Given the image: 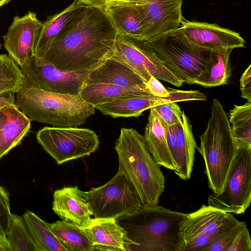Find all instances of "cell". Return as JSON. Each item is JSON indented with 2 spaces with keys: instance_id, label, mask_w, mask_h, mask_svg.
<instances>
[{
  "instance_id": "obj_1",
  "label": "cell",
  "mask_w": 251,
  "mask_h": 251,
  "mask_svg": "<svg viewBox=\"0 0 251 251\" xmlns=\"http://www.w3.org/2000/svg\"><path fill=\"white\" fill-rule=\"evenodd\" d=\"M117 34L104 10L85 4L36 55L61 70H93L113 54Z\"/></svg>"
},
{
  "instance_id": "obj_2",
  "label": "cell",
  "mask_w": 251,
  "mask_h": 251,
  "mask_svg": "<svg viewBox=\"0 0 251 251\" xmlns=\"http://www.w3.org/2000/svg\"><path fill=\"white\" fill-rule=\"evenodd\" d=\"M186 215L158 205H142L116 219L126 233L128 251H180L179 225Z\"/></svg>"
},
{
  "instance_id": "obj_3",
  "label": "cell",
  "mask_w": 251,
  "mask_h": 251,
  "mask_svg": "<svg viewBox=\"0 0 251 251\" xmlns=\"http://www.w3.org/2000/svg\"><path fill=\"white\" fill-rule=\"evenodd\" d=\"M114 148L118 169L132 184L143 206L158 205L165 189V177L150 153L144 136L134 128L123 127Z\"/></svg>"
},
{
  "instance_id": "obj_4",
  "label": "cell",
  "mask_w": 251,
  "mask_h": 251,
  "mask_svg": "<svg viewBox=\"0 0 251 251\" xmlns=\"http://www.w3.org/2000/svg\"><path fill=\"white\" fill-rule=\"evenodd\" d=\"M15 104L31 121L56 127L79 126L95 112L79 95L23 87L16 93Z\"/></svg>"
},
{
  "instance_id": "obj_5",
  "label": "cell",
  "mask_w": 251,
  "mask_h": 251,
  "mask_svg": "<svg viewBox=\"0 0 251 251\" xmlns=\"http://www.w3.org/2000/svg\"><path fill=\"white\" fill-rule=\"evenodd\" d=\"M205 164L209 188L215 194L223 191L238 148L233 140L228 117L221 102L214 99L211 117L200 136L197 148Z\"/></svg>"
},
{
  "instance_id": "obj_6",
  "label": "cell",
  "mask_w": 251,
  "mask_h": 251,
  "mask_svg": "<svg viewBox=\"0 0 251 251\" xmlns=\"http://www.w3.org/2000/svg\"><path fill=\"white\" fill-rule=\"evenodd\" d=\"M145 42L167 67L189 84H195L211 51L190 43L178 28Z\"/></svg>"
},
{
  "instance_id": "obj_7",
  "label": "cell",
  "mask_w": 251,
  "mask_h": 251,
  "mask_svg": "<svg viewBox=\"0 0 251 251\" xmlns=\"http://www.w3.org/2000/svg\"><path fill=\"white\" fill-rule=\"evenodd\" d=\"M86 193L93 215L97 219H117L133 213L143 205L132 184L119 169L108 182Z\"/></svg>"
},
{
  "instance_id": "obj_8",
  "label": "cell",
  "mask_w": 251,
  "mask_h": 251,
  "mask_svg": "<svg viewBox=\"0 0 251 251\" xmlns=\"http://www.w3.org/2000/svg\"><path fill=\"white\" fill-rule=\"evenodd\" d=\"M36 137L58 165L89 156L100 144L94 130L77 126H45L38 131Z\"/></svg>"
},
{
  "instance_id": "obj_9",
  "label": "cell",
  "mask_w": 251,
  "mask_h": 251,
  "mask_svg": "<svg viewBox=\"0 0 251 251\" xmlns=\"http://www.w3.org/2000/svg\"><path fill=\"white\" fill-rule=\"evenodd\" d=\"M20 68L24 76L22 87L72 95H79L93 70H61L34 54Z\"/></svg>"
},
{
  "instance_id": "obj_10",
  "label": "cell",
  "mask_w": 251,
  "mask_h": 251,
  "mask_svg": "<svg viewBox=\"0 0 251 251\" xmlns=\"http://www.w3.org/2000/svg\"><path fill=\"white\" fill-rule=\"evenodd\" d=\"M251 201V148L238 149L236 157L221 193L209 195L208 205L226 212L240 214Z\"/></svg>"
},
{
  "instance_id": "obj_11",
  "label": "cell",
  "mask_w": 251,
  "mask_h": 251,
  "mask_svg": "<svg viewBox=\"0 0 251 251\" xmlns=\"http://www.w3.org/2000/svg\"><path fill=\"white\" fill-rule=\"evenodd\" d=\"M236 219L231 213L205 205L186 214L179 225L180 251H202L221 230Z\"/></svg>"
},
{
  "instance_id": "obj_12",
  "label": "cell",
  "mask_w": 251,
  "mask_h": 251,
  "mask_svg": "<svg viewBox=\"0 0 251 251\" xmlns=\"http://www.w3.org/2000/svg\"><path fill=\"white\" fill-rule=\"evenodd\" d=\"M113 54L131 67L146 82L152 75L177 87L184 83L156 56L144 40L118 33Z\"/></svg>"
},
{
  "instance_id": "obj_13",
  "label": "cell",
  "mask_w": 251,
  "mask_h": 251,
  "mask_svg": "<svg viewBox=\"0 0 251 251\" xmlns=\"http://www.w3.org/2000/svg\"><path fill=\"white\" fill-rule=\"evenodd\" d=\"M117 3L136 7L142 18V40L144 41L177 29L183 19L182 0H128L113 3Z\"/></svg>"
},
{
  "instance_id": "obj_14",
  "label": "cell",
  "mask_w": 251,
  "mask_h": 251,
  "mask_svg": "<svg viewBox=\"0 0 251 251\" xmlns=\"http://www.w3.org/2000/svg\"><path fill=\"white\" fill-rule=\"evenodd\" d=\"M42 23L36 13L29 12L15 16L3 36V46L13 60L21 67L34 54V49Z\"/></svg>"
},
{
  "instance_id": "obj_15",
  "label": "cell",
  "mask_w": 251,
  "mask_h": 251,
  "mask_svg": "<svg viewBox=\"0 0 251 251\" xmlns=\"http://www.w3.org/2000/svg\"><path fill=\"white\" fill-rule=\"evenodd\" d=\"M178 29L190 43L209 51L245 47V41L239 33L217 24L183 19Z\"/></svg>"
},
{
  "instance_id": "obj_16",
  "label": "cell",
  "mask_w": 251,
  "mask_h": 251,
  "mask_svg": "<svg viewBox=\"0 0 251 251\" xmlns=\"http://www.w3.org/2000/svg\"><path fill=\"white\" fill-rule=\"evenodd\" d=\"M52 209L62 220L82 227L90 225L93 215L88 202L86 192L77 186L64 187L53 193Z\"/></svg>"
},
{
  "instance_id": "obj_17",
  "label": "cell",
  "mask_w": 251,
  "mask_h": 251,
  "mask_svg": "<svg viewBox=\"0 0 251 251\" xmlns=\"http://www.w3.org/2000/svg\"><path fill=\"white\" fill-rule=\"evenodd\" d=\"M95 83L147 89L145 80L131 67L114 54L90 72L84 84Z\"/></svg>"
},
{
  "instance_id": "obj_18",
  "label": "cell",
  "mask_w": 251,
  "mask_h": 251,
  "mask_svg": "<svg viewBox=\"0 0 251 251\" xmlns=\"http://www.w3.org/2000/svg\"><path fill=\"white\" fill-rule=\"evenodd\" d=\"M84 230L94 246V251H127L128 239L116 219H92Z\"/></svg>"
},
{
  "instance_id": "obj_19",
  "label": "cell",
  "mask_w": 251,
  "mask_h": 251,
  "mask_svg": "<svg viewBox=\"0 0 251 251\" xmlns=\"http://www.w3.org/2000/svg\"><path fill=\"white\" fill-rule=\"evenodd\" d=\"M166 103L163 98L152 95H135L119 98L94 106L95 109L112 118L138 117L158 104Z\"/></svg>"
},
{
  "instance_id": "obj_20",
  "label": "cell",
  "mask_w": 251,
  "mask_h": 251,
  "mask_svg": "<svg viewBox=\"0 0 251 251\" xmlns=\"http://www.w3.org/2000/svg\"><path fill=\"white\" fill-rule=\"evenodd\" d=\"M150 109L144 136L147 148L158 165L175 172L177 169L168 146L163 122L153 108Z\"/></svg>"
},
{
  "instance_id": "obj_21",
  "label": "cell",
  "mask_w": 251,
  "mask_h": 251,
  "mask_svg": "<svg viewBox=\"0 0 251 251\" xmlns=\"http://www.w3.org/2000/svg\"><path fill=\"white\" fill-rule=\"evenodd\" d=\"M3 108L5 118L0 130V159L21 143L31 127L30 120L15 103Z\"/></svg>"
},
{
  "instance_id": "obj_22",
  "label": "cell",
  "mask_w": 251,
  "mask_h": 251,
  "mask_svg": "<svg viewBox=\"0 0 251 251\" xmlns=\"http://www.w3.org/2000/svg\"><path fill=\"white\" fill-rule=\"evenodd\" d=\"M177 159L175 174L181 179L187 180L192 173L195 153L198 147L189 119L182 111V121L175 125Z\"/></svg>"
},
{
  "instance_id": "obj_23",
  "label": "cell",
  "mask_w": 251,
  "mask_h": 251,
  "mask_svg": "<svg viewBox=\"0 0 251 251\" xmlns=\"http://www.w3.org/2000/svg\"><path fill=\"white\" fill-rule=\"evenodd\" d=\"M232 50L220 49L211 51L203 70L195 79V84L205 87L227 84L231 75L229 56Z\"/></svg>"
},
{
  "instance_id": "obj_24",
  "label": "cell",
  "mask_w": 251,
  "mask_h": 251,
  "mask_svg": "<svg viewBox=\"0 0 251 251\" xmlns=\"http://www.w3.org/2000/svg\"><path fill=\"white\" fill-rule=\"evenodd\" d=\"M118 33L142 40V18L136 7L126 3H113L105 10Z\"/></svg>"
},
{
  "instance_id": "obj_25",
  "label": "cell",
  "mask_w": 251,
  "mask_h": 251,
  "mask_svg": "<svg viewBox=\"0 0 251 251\" xmlns=\"http://www.w3.org/2000/svg\"><path fill=\"white\" fill-rule=\"evenodd\" d=\"M135 95L151 94L148 89L95 83L84 84L79 96L86 102L94 106L119 98Z\"/></svg>"
},
{
  "instance_id": "obj_26",
  "label": "cell",
  "mask_w": 251,
  "mask_h": 251,
  "mask_svg": "<svg viewBox=\"0 0 251 251\" xmlns=\"http://www.w3.org/2000/svg\"><path fill=\"white\" fill-rule=\"evenodd\" d=\"M23 218L38 251H67L49 223L29 210L25 213Z\"/></svg>"
},
{
  "instance_id": "obj_27",
  "label": "cell",
  "mask_w": 251,
  "mask_h": 251,
  "mask_svg": "<svg viewBox=\"0 0 251 251\" xmlns=\"http://www.w3.org/2000/svg\"><path fill=\"white\" fill-rule=\"evenodd\" d=\"M49 225L67 251H93V244L83 227L64 220Z\"/></svg>"
},
{
  "instance_id": "obj_28",
  "label": "cell",
  "mask_w": 251,
  "mask_h": 251,
  "mask_svg": "<svg viewBox=\"0 0 251 251\" xmlns=\"http://www.w3.org/2000/svg\"><path fill=\"white\" fill-rule=\"evenodd\" d=\"M85 5L80 0H75L66 9L50 17L42 23L34 49V54H37L48 46L52 39L61 31L75 11Z\"/></svg>"
},
{
  "instance_id": "obj_29",
  "label": "cell",
  "mask_w": 251,
  "mask_h": 251,
  "mask_svg": "<svg viewBox=\"0 0 251 251\" xmlns=\"http://www.w3.org/2000/svg\"><path fill=\"white\" fill-rule=\"evenodd\" d=\"M228 120L232 137L238 149L251 148V102L234 105Z\"/></svg>"
},
{
  "instance_id": "obj_30",
  "label": "cell",
  "mask_w": 251,
  "mask_h": 251,
  "mask_svg": "<svg viewBox=\"0 0 251 251\" xmlns=\"http://www.w3.org/2000/svg\"><path fill=\"white\" fill-rule=\"evenodd\" d=\"M6 238L12 251H38L24 221L23 218L11 214Z\"/></svg>"
},
{
  "instance_id": "obj_31",
  "label": "cell",
  "mask_w": 251,
  "mask_h": 251,
  "mask_svg": "<svg viewBox=\"0 0 251 251\" xmlns=\"http://www.w3.org/2000/svg\"><path fill=\"white\" fill-rule=\"evenodd\" d=\"M21 68L6 54L0 55V94L13 92L16 94L23 83Z\"/></svg>"
},
{
  "instance_id": "obj_32",
  "label": "cell",
  "mask_w": 251,
  "mask_h": 251,
  "mask_svg": "<svg viewBox=\"0 0 251 251\" xmlns=\"http://www.w3.org/2000/svg\"><path fill=\"white\" fill-rule=\"evenodd\" d=\"M246 224L237 219L221 230L202 251H227L234 238Z\"/></svg>"
},
{
  "instance_id": "obj_33",
  "label": "cell",
  "mask_w": 251,
  "mask_h": 251,
  "mask_svg": "<svg viewBox=\"0 0 251 251\" xmlns=\"http://www.w3.org/2000/svg\"><path fill=\"white\" fill-rule=\"evenodd\" d=\"M152 108L169 126L176 125L182 121V111L176 102L160 104Z\"/></svg>"
},
{
  "instance_id": "obj_34",
  "label": "cell",
  "mask_w": 251,
  "mask_h": 251,
  "mask_svg": "<svg viewBox=\"0 0 251 251\" xmlns=\"http://www.w3.org/2000/svg\"><path fill=\"white\" fill-rule=\"evenodd\" d=\"M169 95L163 97L166 103L177 102L187 100H206L205 95L198 91H183L169 88Z\"/></svg>"
},
{
  "instance_id": "obj_35",
  "label": "cell",
  "mask_w": 251,
  "mask_h": 251,
  "mask_svg": "<svg viewBox=\"0 0 251 251\" xmlns=\"http://www.w3.org/2000/svg\"><path fill=\"white\" fill-rule=\"evenodd\" d=\"M11 214L8 193L0 186V229L5 234L8 230Z\"/></svg>"
},
{
  "instance_id": "obj_36",
  "label": "cell",
  "mask_w": 251,
  "mask_h": 251,
  "mask_svg": "<svg viewBox=\"0 0 251 251\" xmlns=\"http://www.w3.org/2000/svg\"><path fill=\"white\" fill-rule=\"evenodd\" d=\"M227 251H251V240L247 225L236 235Z\"/></svg>"
},
{
  "instance_id": "obj_37",
  "label": "cell",
  "mask_w": 251,
  "mask_h": 251,
  "mask_svg": "<svg viewBox=\"0 0 251 251\" xmlns=\"http://www.w3.org/2000/svg\"><path fill=\"white\" fill-rule=\"evenodd\" d=\"M240 83L241 97L251 102V64L242 74Z\"/></svg>"
},
{
  "instance_id": "obj_38",
  "label": "cell",
  "mask_w": 251,
  "mask_h": 251,
  "mask_svg": "<svg viewBox=\"0 0 251 251\" xmlns=\"http://www.w3.org/2000/svg\"><path fill=\"white\" fill-rule=\"evenodd\" d=\"M146 87L151 95L154 96L163 98L169 95L168 90L165 88L159 79L151 75L146 82Z\"/></svg>"
},
{
  "instance_id": "obj_39",
  "label": "cell",
  "mask_w": 251,
  "mask_h": 251,
  "mask_svg": "<svg viewBox=\"0 0 251 251\" xmlns=\"http://www.w3.org/2000/svg\"><path fill=\"white\" fill-rule=\"evenodd\" d=\"M83 3L100 8L105 10L106 8L111 3L116 2L124 1L128 0H80Z\"/></svg>"
},
{
  "instance_id": "obj_40",
  "label": "cell",
  "mask_w": 251,
  "mask_h": 251,
  "mask_svg": "<svg viewBox=\"0 0 251 251\" xmlns=\"http://www.w3.org/2000/svg\"><path fill=\"white\" fill-rule=\"evenodd\" d=\"M15 94L13 92L0 94V109L4 106L15 103Z\"/></svg>"
},
{
  "instance_id": "obj_41",
  "label": "cell",
  "mask_w": 251,
  "mask_h": 251,
  "mask_svg": "<svg viewBox=\"0 0 251 251\" xmlns=\"http://www.w3.org/2000/svg\"><path fill=\"white\" fill-rule=\"evenodd\" d=\"M3 107L0 109V130L4 122L5 115L3 110Z\"/></svg>"
},
{
  "instance_id": "obj_42",
  "label": "cell",
  "mask_w": 251,
  "mask_h": 251,
  "mask_svg": "<svg viewBox=\"0 0 251 251\" xmlns=\"http://www.w3.org/2000/svg\"><path fill=\"white\" fill-rule=\"evenodd\" d=\"M5 236V234L2 233L0 229V244H1L4 247L5 251H6V247L3 241V238Z\"/></svg>"
},
{
  "instance_id": "obj_43",
  "label": "cell",
  "mask_w": 251,
  "mask_h": 251,
  "mask_svg": "<svg viewBox=\"0 0 251 251\" xmlns=\"http://www.w3.org/2000/svg\"><path fill=\"white\" fill-rule=\"evenodd\" d=\"M10 0H0V7L8 3Z\"/></svg>"
},
{
  "instance_id": "obj_44",
  "label": "cell",
  "mask_w": 251,
  "mask_h": 251,
  "mask_svg": "<svg viewBox=\"0 0 251 251\" xmlns=\"http://www.w3.org/2000/svg\"><path fill=\"white\" fill-rule=\"evenodd\" d=\"M0 251H5L4 247L1 244H0Z\"/></svg>"
},
{
  "instance_id": "obj_45",
  "label": "cell",
  "mask_w": 251,
  "mask_h": 251,
  "mask_svg": "<svg viewBox=\"0 0 251 251\" xmlns=\"http://www.w3.org/2000/svg\"><path fill=\"white\" fill-rule=\"evenodd\" d=\"M1 49V44H0V50Z\"/></svg>"
}]
</instances>
